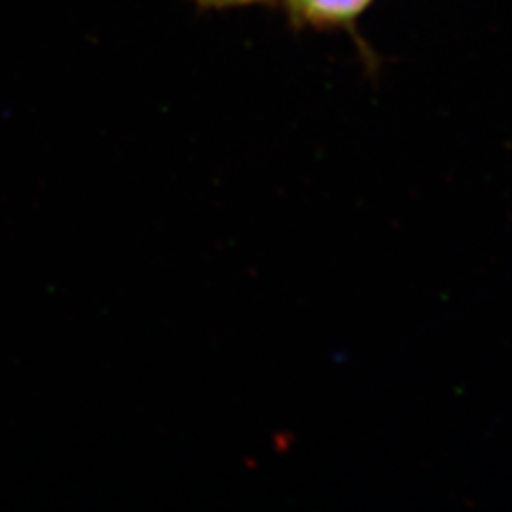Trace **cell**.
Returning <instances> with one entry per match:
<instances>
[{"instance_id": "cell-1", "label": "cell", "mask_w": 512, "mask_h": 512, "mask_svg": "<svg viewBox=\"0 0 512 512\" xmlns=\"http://www.w3.org/2000/svg\"><path fill=\"white\" fill-rule=\"evenodd\" d=\"M285 12L296 29L355 31L376 0H283Z\"/></svg>"}, {"instance_id": "cell-2", "label": "cell", "mask_w": 512, "mask_h": 512, "mask_svg": "<svg viewBox=\"0 0 512 512\" xmlns=\"http://www.w3.org/2000/svg\"><path fill=\"white\" fill-rule=\"evenodd\" d=\"M190 2H194L203 10H230V8H243V6L270 2V0H190Z\"/></svg>"}]
</instances>
